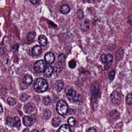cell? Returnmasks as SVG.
<instances>
[{
	"instance_id": "27",
	"label": "cell",
	"mask_w": 132,
	"mask_h": 132,
	"mask_svg": "<svg viewBox=\"0 0 132 132\" xmlns=\"http://www.w3.org/2000/svg\"><path fill=\"white\" fill-rule=\"evenodd\" d=\"M51 99L49 96H45L43 98V102L45 106H48L51 102Z\"/></svg>"
},
{
	"instance_id": "39",
	"label": "cell",
	"mask_w": 132,
	"mask_h": 132,
	"mask_svg": "<svg viewBox=\"0 0 132 132\" xmlns=\"http://www.w3.org/2000/svg\"><path fill=\"white\" fill-rule=\"evenodd\" d=\"M0 108H1V112H2V106H1V107H0Z\"/></svg>"
},
{
	"instance_id": "13",
	"label": "cell",
	"mask_w": 132,
	"mask_h": 132,
	"mask_svg": "<svg viewBox=\"0 0 132 132\" xmlns=\"http://www.w3.org/2000/svg\"><path fill=\"white\" fill-rule=\"evenodd\" d=\"M38 41L40 45L43 47H45L47 44V38L43 35H40L38 37Z\"/></svg>"
},
{
	"instance_id": "14",
	"label": "cell",
	"mask_w": 132,
	"mask_h": 132,
	"mask_svg": "<svg viewBox=\"0 0 132 132\" xmlns=\"http://www.w3.org/2000/svg\"><path fill=\"white\" fill-rule=\"evenodd\" d=\"M23 124L26 126H31L32 124L33 120L32 118L26 116L23 117Z\"/></svg>"
},
{
	"instance_id": "38",
	"label": "cell",
	"mask_w": 132,
	"mask_h": 132,
	"mask_svg": "<svg viewBox=\"0 0 132 132\" xmlns=\"http://www.w3.org/2000/svg\"><path fill=\"white\" fill-rule=\"evenodd\" d=\"M129 24H130V25L131 26H132V21H131V22H130V23H129Z\"/></svg>"
},
{
	"instance_id": "29",
	"label": "cell",
	"mask_w": 132,
	"mask_h": 132,
	"mask_svg": "<svg viewBox=\"0 0 132 132\" xmlns=\"http://www.w3.org/2000/svg\"><path fill=\"white\" fill-rule=\"evenodd\" d=\"M116 75V73L115 71H112L110 72L109 75V79L111 81H112L114 80V78H115Z\"/></svg>"
},
{
	"instance_id": "30",
	"label": "cell",
	"mask_w": 132,
	"mask_h": 132,
	"mask_svg": "<svg viewBox=\"0 0 132 132\" xmlns=\"http://www.w3.org/2000/svg\"><path fill=\"white\" fill-rule=\"evenodd\" d=\"M68 65L71 69H74L76 66V63L75 60H71L69 62Z\"/></svg>"
},
{
	"instance_id": "22",
	"label": "cell",
	"mask_w": 132,
	"mask_h": 132,
	"mask_svg": "<svg viewBox=\"0 0 132 132\" xmlns=\"http://www.w3.org/2000/svg\"><path fill=\"white\" fill-rule=\"evenodd\" d=\"M14 126L19 127L21 126V122L20 118L18 117H15L13 119Z\"/></svg>"
},
{
	"instance_id": "32",
	"label": "cell",
	"mask_w": 132,
	"mask_h": 132,
	"mask_svg": "<svg viewBox=\"0 0 132 132\" xmlns=\"http://www.w3.org/2000/svg\"><path fill=\"white\" fill-rule=\"evenodd\" d=\"M77 16L79 19H82L84 17V14H83V12L81 10V9H79L78 11L77 12Z\"/></svg>"
},
{
	"instance_id": "15",
	"label": "cell",
	"mask_w": 132,
	"mask_h": 132,
	"mask_svg": "<svg viewBox=\"0 0 132 132\" xmlns=\"http://www.w3.org/2000/svg\"><path fill=\"white\" fill-rule=\"evenodd\" d=\"M57 132H71V130L69 125L63 124L60 126Z\"/></svg>"
},
{
	"instance_id": "34",
	"label": "cell",
	"mask_w": 132,
	"mask_h": 132,
	"mask_svg": "<svg viewBox=\"0 0 132 132\" xmlns=\"http://www.w3.org/2000/svg\"><path fill=\"white\" fill-rule=\"evenodd\" d=\"M88 132H97V131H96V129H95L94 128L91 127V128H89Z\"/></svg>"
},
{
	"instance_id": "37",
	"label": "cell",
	"mask_w": 132,
	"mask_h": 132,
	"mask_svg": "<svg viewBox=\"0 0 132 132\" xmlns=\"http://www.w3.org/2000/svg\"><path fill=\"white\" fill-rule=\"evenodd\" d=\"M31 132H39L37 129H34V130H32Z\"/></svg>"
},
{
	"instance_id": "36",
	"label": "cell",
	"mask_w": 132,
	"mask_h": 132,
	"mask_svg": "<svg viewBox=\"0 0 132 132\" xmlns=\"http://www.w3.org/2000/svg\"><path fill=\"white\" fill-rule=\"evenodd\" d=\"M30 129L28 128H26L23 130V132H30Z\"/></svg>"
},
{
	"instance_id": "25",
	"label": "cell",
	"mask_w": 132,
	"mask_h": 132,
	"mask_svg": "<svg viewBox=\"0 0 132 132\" xmlns=\"http://www.w3.org/2000/svg\"><path fill=\"white\" fill-rule=\"evenodd\" d=\"M7 103L10 106H12L15 105L16 101L15 98L12 97H9L7 100Z\"/></svg>"
},
{
	"instance_id": "31",
	"label": "cell",
	"mask_w": 132,
	"mask_h": 132,
	"mask_svg": "<svg viewBox=\"0 0 132 132\" xmlns=\"http://www.w3.org/2000/svg\"><path fill=\"white\" fill-rule=\"evenodd\" d=\"M20 98L22 101H26L28 100V96L26 93H23L20 95Z\"/></svg>"
},
{
	"instance_id": "35",
	"label": "cell",
	"mask_w": 132,
	"mask_h": 132,
	"mask_svg": "<svg viewBox=\"0 0 132 132\" xmlns=\"http://www.w3.org/2000/svg\"><path fill=\"white\" fill-rule=\"evenodd\" d=\"M18 48V46L17 44H15V45L12 47V49H13L12 50L16 51V50H17Z\"/></svg>"
},
{
	"instance_id": "26",
	"label": "cell",
	"mask_w": 132,
	"mask_h": 132,
	"mask_svg": "<svg viewBox=\"0 0 132 132\" xmlns=\"http://www.w3.org/2000/svg\"><path fill=\"white\" fill-rule=\"evenodd\" d=\"M126 101L128 104H132V94H130L127 95L126 98Z\"/></svg>"
},
{
	"instance_id": "24",
	"label": "cell",
	"mask_w": 132,
	"mask_h": 132,
	"mask_svg": "<svg viewBox=\"0 0 132 132\" xmlns=\"http://www.w3.org/2000/svg\"><path fill=\"white\" fill-rule=\"evenodd\" d=\"M6 124L9 126H14V120L10 117H7L5 119Z\"/></svg>"
},
{
	"instance_id": "1",
	"label": "cell",
	"mask_w": 132,
	"mask_h": 132,
	"mask_svg": "<svg viewBox=\"0 0 132 132\" xmlns=\"http://www.w3.org/2000/svg\"><path fill=\"white\" fill-rule=\"evenodd\" d=\"M33 88L36 92L42 93L45 92L48 88L47 81L43 78H38L35 80Z\"/></svg>"
},
{
	"instance_id": "2",
	"label": "cell",
	"mask_w": 132,
	"mask_h": 132,
	"mask_svg": "<svg viewBox=\"0 0 132 132\" xmlns=\"http://www.w3.org/2000/svg\"><path fill=\"white\" fill-rule=\"evenodd\" d=\"M56 110L59 115H66L68 111V106L66 103L63 100H60L57 103Z\"/></svg>"
},
{
	"instance_id": "19",
	"label": "cell",
	"mask_w": 132,
	"mask_h": 132,
	"mask_svg": "<svg viewBox=\"0 0 132 132\" xmlns=\"http://www.w3.org/2000/svg\"><path fill=\"white\" fill-rule=\"evenodd\" d=\"M24 110L26 114H30L33 111V107L29 104H27L24 107Z\"/></svg>"
},
{
	"instance_id": "10",
	"label": "cell",
	"mask_w": 132,
	"mask_h": 132,
	"mask_svg": "<svg viewBox=\"0 0 132 132\" xmlns=\"http://www.w3.org/2000/svg\"><path fill=\"white\" fill-rule=\"evenodd\" d=\"M33 78L30 75H26L23 79V82L24 84L26 86H30L33 82Z\"/></svg>"
},
{
	"instance_id": "21",
	"label": "cell",
	"mask_w": 132,
	"mask_h": 132,
	"mask_svg": "<svg viewBox=\"0 0 132 132\" xmlns=\"http://www.w3.org/2000/svg\"><path fill=\"white\" fill-rule=\"evenodd\" d=\"M68 123L70 127H74L76 124V119L73 117H70L68 119Z\"/></svg>"
},
{
	"instance_id": "3",
	"label": "cell",
	"mask_w": 132,
	"mask_h": 132,
	"mask_svg": "<svg viewBox=\"0 0 132 132\" xmlns=\"http://www.w3.org/2000/svg\"><path fill=\"white\" fill-rule=\"evenodd\" d=\"M65 91L68 97V99L70 102L72 103L75 102L77 101L79 98L78 95L76 91L70 86L66 87Z\"/></svg>"
},
{
	"instance_id": "28",
	"label": "cell",
	"mask_w": 132,
	"mask_h": 132,
	"mask_svg": "<svg viewBox=\"0 0 132 132\" xmlns=\"http://www.w3.org/2000/svg\"><path fill=\"white\" fill-rule=\"evenodd\" d=\"M58 58L60 62L61 63H64L66 61V58L65 55L63 54H60L58 55Z\"/></svg>"
},
{
	"instance_id": "8",
	"label": "cell",
	"mask_w": 132,
	"mask_h": 132,
	"mask_svg": "<svg viewBox=\"0 0 132 132\" xmlns=\"http://www.w3.org/2000/svg\"><path fill=\"white\" fill-rule=\"evenodd\" d=\"M53 71L54 69L52 66H48L46 67L43 72L44 76L48 78H51L53 74Z\"/></svg>"
},
{
	"instance_id": "4",
	"label": "cell",
	"mask_w": 132,
	"mask_h": 132,
	"mask_svg": "<svg viewBox=\"0 0 132 132\" xmlns=\"http://www.w3.org/2000/svg\"><path fill=\"white\" fill-rule=\"evenodd\" d=\"M101 59L103 63L105 64V70H107L113 61L112 55L111 54L106 55L104 53H103L101 56Z\"/></svg>"
},
{
	"instance_id": "9",
	"label": "cell",
	"mask_w": 132,
	"mask_h": 132,
	"mask_svg": "<svg viewBox=\"0 0 132 132\" xmlns=\"http://www.w3.org/2000/svg\"><path fill=\"white\" fill-rule=\"evenodd\" d=\"M42 48L39 45L34 46L32 49V52L34 56H38L40 55L42 52Z\"/></svg>"
},
{
	"instance_id": "33",
	"label": "cell",
	"mask_w": 132,
	"mask_h": 132,
	"mask_svg": "<svg viewBox=\"0 0 132 132\" xmlns=\"http://www.w3.org/2000/svg\"><path fill=\"white\" fill-rule=\"evenodd\" d=\"M30 2H31V3H32L33 4H34V5H36V4H37L40 2V0H30Z\"/></svg>"
},
{
	"instance_id": "16",
	"label": "cell",
	"mask_w": 132,
	"mask_h": 132,
	"mask_svg": "<svg viewBox=\"0 0 132 132\" xmlns=\"http://www.w3.org/2000/svg\"><path fill=\"white\" fill-rule=\"evenodd\" d=\"M90 24L87 21H85L80 25V28L83 31H86L89 29Z\"/></svg>"
},
{
	"instance_id": "5",
	"label": "cell",
	"mask_w": 132,
	"mask_h": 132,
	"mask_svg": "<svg viewBox=\"0 0 132 132\" xmlns=\"http://www.w3.org/2000/svg\"><path fill=\"white\" fill-rule=\"evenodd\" d=\"M47 67L46 62L43 60H38L34 63L33 68L35 71L40 73L44 72Z\"/></svg>"
},
{
	"instance_id": "17",
	"label": "cell",
	"mask_w": 132,
	"mask_h": 132,
	"mask_svg": "<svg viewBox=\"0 0 132 132\" xmlns=\"http://www.w3.org/2000/svg\"><path fill=\"white\" fill-rule=\"evenodd\" d=\"M63 69V67L61 63H55L54 66V71L56 73H60Z\"/></svg>"
},
{
	"instance_id": "18",
	"label": "cell",
	"mask_w": 132,
	"mask_h": 132,
	"mask_svg": "<svg viewBox=\"0 0 132 132\" xmlns=\"http://www.w3.org/2000/svg\"><path fill=\"white\" fill-rule=\"evenodd\" d=\"M36 37V33L34 32H29L27 35V39L28 41H33Z\"/></svg>"
},
{
	"instance_id": "23",
	"label": "cell",
	"mask_w": 132,
	"mask_h": 132,
	"mask_svg": "<svg viewBox=\"0 0 132 132\" xmlns=\"http://www.w3.org/2000/svg\"><path fill=\"white\" fill-rule=\"evenodd\" d=\"M51 116V112L48 110H46L43 113V117L47 120H48Z\"/></svg>"
},
{
	"instance_id": "11",
	"label": "cell",
	"mask_w": 132,
	"mask_h": 132,
	"mask_svg": "<svg viewBox=\"0 0 132 132\" xmlns=\"http://www.w3.org/2000/svg\"><path fill=\"white\" fill-rule=\"evenodd\" d=\"M70 11V8L69 5L66 4H63L60 8V11L63 15H67Z\"/></svg>"
},
{
	"instance_id": "7",
	"label": "cell",
	"mask_w": 132,
	"mask_h": 132,
	"mask_svg": "<svg viewBox=\"0 0 132 132\" xmlns=\"http://www.w3.org/2000/svg\"><path fill=\"white\" fill-rule=\"evenodd\" d=\"M45 59L47 63L52 64L55 60L54 54L52 52H48L45 55Z\"/></svg>"
},
{
	"instance_id": "6",
	"label": "cell",
	"mask_w": 132,
	"mask_h": 132,
	"mask_svg": "<svg viewBox=\"0 0 132 132\" xmlns=\"http://www.w3.org/2000/svg\"><path fill=\"white\" fill-rule=\"evenodd\" d=\"M110 99L112 102L115 104H118L120 103L121 100L120 93L117 91L113 92L110 96Z\"/></svg>"
},
{
	"instance_id": "20",
	"label": "cell",
	"mask_w": 132,
	"mask_h": 132,
	"mask_svg": "<svg viewBox=\"0 0 132 132\" xmlns=\"http://www.w3.org/2000/svg\"><path fill=\"white\" fill-rule=\"evenodd\" d=\"M52 124L53 127H56L59 125L60 123V120L58 117H55L52 120Z\"/></svg>"
},
{
	"instance_id": "12",
	"label": "cell",
	"mask_w": 132,
	"mask_h": 132,
	"mask_svg": "<svg viewBox=\"0 0 132 132\" xmlns=\"http://www.w3.org/2000/svg\"><path fill=\"white\" fill-rule=\"evenodd\" d=\"M55 88L58 92H60L64 87V84L62 81L58 80L55 82L54 85Z\"/></svg>"
}]
</instances>
